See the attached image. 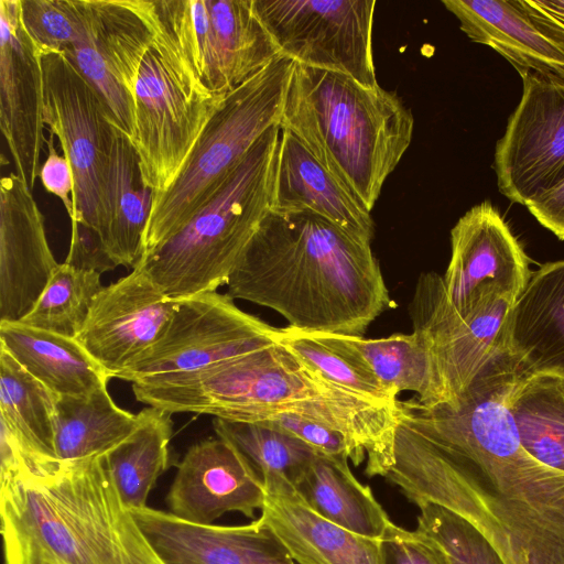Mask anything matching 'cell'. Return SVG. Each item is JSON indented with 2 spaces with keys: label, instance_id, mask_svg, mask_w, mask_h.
Listing matches in <instances>:
<instances>
[{
  "label": "cell",
  "instance_id": "obj_21",
  "mask_svg": "<svg viewBox=\"0 0 564 564\" xmlns=\"http://www.w3.org/2000/svg\"><path fill=\"white\" fill-rule=\"evenodd\" d=\"M58 264L32 191L9 173L0 181V321L21 322Z\"/></svg>",
  "mask_w": 564,
  "mask_h": 564
},
{
  "label": "cell",
  "instance_id": "obj_43",
  "mask_svg": "<svg viewBox=\"0 0 564 564\" xmlns=\"http://www.w3.org/2000/svg\"><path fill=\"white\" fill-rule=\"evenodd\" d=\"M4 564H57L18 534L2 530Z\"/></svg>",
  "mask_w": 564,
  "mask_h": 564
},
{
  "label": "cell",
  "instance_id": "obj_20",
  "mask_svg": "<svg viewBox=\"0 0 564 564\" xmlns=\"http://www.w3.org/2000/svg\"><path fill=\"white\" fill-rule=\"evenodd\" d=\"M475 43L489 46L520 77L564 83V30L528 0H443Z\"/></svg>",
  "mask_w": 564,
  "mask_h": 564
},
{
  "label": "cell",
  "instance_id": "obj_1",
  "mask_svg": "<svg viewBox=\"0 0 564 564\" xmlns=\"http://www.w3.org/2000/svg\"><path fill=\"white\" fill-rule=\"evenodd\" d=\"M226 286L305 334L364 336L394 306L370 243L306 213L270 212Z\"/></svg>",
  "mask_w": 564,
  "mask_h": 564
},
{
  "label": "cell",
  "instance_id": "obj_38",
  "mask_svg": "<svg viewBox=\"0 0 564 564\" xmlns=\"http://www.w3.org/2000/svg\"><path fill=\"white\" fill-rule=\"evenodd\" d=\"M23 25L40 50L68 52L84 22V0H20Z\"/></svg>",
  "mask_w": 564,
  "mask_h": 564
},
{
  "label": "cell",
  "instance_id": "obj_30",
  "mask_svg": "<svg viewBox=\"0 0 564 564\" xmlns=\"http://www.w3.org/2000/svg\"><path fill=\"white\" fill-rule=\"evenodd\" d=\"M137 416L131 434L101 455L108 475L129 510L147 507L156 480L175 464L171 448L172 414L148 406Z\"/></svg>",
  "mask_w": 564,
  "mask_h": 564
},
{
  "label": "cell",
  "instance_id": "obj_10",
  "mask_svg": "<svg viewBox=\"0 0 564 564\" xmlns=\"http://www.w3.org/2000/svg\"><path fill=\"white\" fill-rule=\"evenodd\" d=\"M40 50V48H39ZM43 122L57 138L74 175L72 229L107 230V188L115 126L108 108L70 59L40 50Z\"/></svg>",
  "mask_w": 564,
  "mask_h": 564
},
{
  "label": "cell",
  "instance_id": "obj_23",
  "mask_svg": "<svg viewBox=\"0 0 564 564\" xmlns=\"http://www.w3.org/2000/svg\"><path fill=\"white\" fill-rule=\"evenodd\" d=\"M271 212L321 216L366 243L375 236L371 212L282 127Z\"/></svg>",
  "mask_w": 564,
  "mask_h": 564
},
{
  "label": "cell",
  "instance_id": "obj_16",
  "mask_svg": "<svg viewBox=\"0 0 564 564\" xmlns=\"http://www.w3.org/2000/svg\"><path fill=\"white\" fill-rule=\"evenodd\" d=\"M532 271L529 258L488 200L467 210L451 230V259L443 275L448 306L466 311L490 296L517 302Z\"/></svg>",
  "mask_w": 564,
  "mask_h": 564
},
{
  "label": "cell",
  "instance_id": "obj_5",
  "mask_svg": "<svg viewBox=\"0 0 564 564\" xmlns=\"http://www.w3.org/2000/svg\"><path fill=\"white\" fill-rule=\"evenodd\" d=\"M280 126L371 212L411 144L414 118L394 91L295 63Z\"/></svg>",
  "mask_w": 564,
  "mask_h": 564
},
{
  "label": "cell",
  "instance_id": "obj_31",
  "mask_svg": "<svg viewBox=\"0 0 564 564\" xmlns=\"http://www.w3.org/2000/svg\"><path fill=\"white\" fill-rule=\"evenodd\" d=\"M137 421L115 403L107 386L87 395L57 397L54 455L59 462L101 456L127 438Z\"/></svg>",
  "mask_w": 564,
  "mask_h": 564
},
{
  "label": "cell",
  "instance_id": "obj_41",
  "mask_svg": "<svg viewBox=\"0 0 564 564\" xmlns=\"http://www.w3.org/2000/svg\"><path fill=\"white\" fill-rule=\"evenodd\" d=\"M54 138L50 133L48 139L45 140L47 158L40 167L39 178L47 192L61 199L69 219H72L74 213V175L66 156L57 153Z\"/></svg>",
  "mask_w": 564,
  "mask_h": 564
},
{
  "label": "cell",
  "instance_id": "obj_29",
  "mask_svg": "<svg viewBox=\"0 0 564 564\" xmlns=\"http://www.w3.org/2000/svg\"><path fill=\"white\" fill-rule=\"evenodd\" d=\"M153 198V191L143 182L130 137L116 124L108 175L105 247L118 265L134 269L139 264Z\"/></svg>",
  "mask_w": 564,
  "mask_h": 564
},
{
  "label": "cell",
  "instance_id": "obj_3",
  "mask_svg": "<svg viewBox=\"0 0 564 564\" xmlns=\"http://www.w3.org/2000/svg\"><path fill=\"white\" fill-rule=\"evenodd\" d=\"M391 482L415 506L469 522L503 564H564V473L535 459L480 470L427 436L413 441Z\"/></svg>",
  "mask_w": 564,
  "mask_h": 564
},
{
  "label": "cell",
  "instance_id": "obj_37",
  "mask_svg": "<svg viewBox=\"0 0 564 564\" xmlns=\"http://www.w3.org/2000/svg\"><path fill=\"white\" fill-rule=\"evenodd\" d=\"M420 531L445 552L449 564H503L488 541L469 522L435 503H422Z\"/></svg>",
  "mask_w": 564,
  "mask_h": 564
},
{
  "label": "cell",
  "instance_id": "obj_11",
  "mask_svg": "<svg viewBox=\"0 0 564 564\" xmlns=\"http://www.w3.org/2000/svg\"><path fill=\"white\" fill-rule=\"evenodd\" d=\"M225 97L186 82L152 42L134 87V129L130 140L143 182L154 197L176 181Z\"/></svg>",
  "mask_w": 564,
  "mask_h": 564
},
{
  "label": "cell",
  "instance_id": "obj_17",
  "mask_svg": "<svg viewBox=\"0 0 564 564\" xmlns=\"http://www.w3.org/2000/svg\"><path fill=\"white\" fill-rule=\"evenodd\" d=\"M0 128L18 176L33 191L43 134V73L20 0H0Z\"/></svg>",
  "mask_w": 564,
  "mask_h": 564
},
{
  "label": "cell",
  "instance_id": "obj_4",
  "mask_svg": "<svg viewBox=\"0 0 564 564\" xmlns=\"http://www.w3.org/2000/svg\"><path fill=\"white\" fill-rule=\"evenodd\" d=\"M1 529L57 564H165L101 456L0 476Z\"/></svg>",
  "mask_w": 564,
  "mask_h": 564
},
{
  "label": "cell",
  "instance_id": "obj_34",
  "mask_svg": "<svg viewBox=\"0 0 564 564\" xmlns=\"http://www.w3.org/2000/svg\"><path fill=\"white\" fill-rule=\"evenodd\" d=\"M218 437L235 445L260 475L262 482L281 477L295 481L317 452L306 443L262 422H232L214 417Z\"/></svg>",
  "mask_w": 564,
  "mask_h": 564
},
{
  "label": "cell",
  "instance_id": "obj_39",
  "mask_svg": "<svg viewBox=\"0 0 564 564\" xmlns=\"http://www.w3.org/2000/svg\"><path fill=\"white\" fill-rule=\"evenodd\" d=\"M380 564H449L445 552L419 529L391 522L379 539Z\"/></svg>",
  "mask_w": 564,
  "mask_h": 564
},
{
  "label": "cell",
  "instance_id": "obj_22",
  "mask_svg": "<svg viewBox=\"0 0 564 564\" xmlns=\"http://www.w3.org/2000/svg\"><path fill=\"white\" fill-rule=\"evenodd\" d=\"M130 511L165 564H296L260 518L196 524L148 506Z\"/></svg>",
  "mask_w": 564,
  "mask_h": 564
},
{
  "label": "cell",
  "instance_id": "obj_33",
  "mask_svg": "<svg viewBox=\"0 0 564 564\" xmlns=\"http://www.w3.org/2000/svg\"><path fill=\"white\" fill-rule=\"evenodd\" d=\"M354 365L372 373L398 394L417 393L424 400L429 389V364L424 348L411 334L381 338L332 334H307Z\"/></svg>",
  "mask_w": 564,
  "mask_h": 564
},
{
  "label": "cell",
  "instance_id": "obj_14",
  "mask_svg": "<svg viewBox=\"0 0 564 564\" xmlns=\"http://www.w3.org/2000/svg\"><path fill=\"white\" fill-rule=\"evenodd\" d=\"M153 40L145 0H84L80 34L65 53L130 138L134 87Z\"/></svg>",
  "mask_w": 564,
  "mask_h": 564
},
{
  "label": "cell",
  "instance_id": "obj_7",
  "mask_svg": "<svg viewBox=\"0 0 564 564\" xmlns=\"http://www.w3.org/2000/svg\"><path fill=\"white\" fill-rule=\"evenodd\" d=\"M295 62L278 56L226 95L181 174L153 198L143 254L180 231L215 195L236 165L272 127L280 124Z\"/></svg>",
  "mask_w": 564,
  "mask_h": 564
},
{
  "label": "cell",
  "instance_id": "obj_24",
  "mask_svg": "<svg viewBox=\"0 0 564 564\" xmlns=\"http://www.w3.org/2000/svg\"><path fill=\"white\" fill-rule=\"evenodd\" d=\"M260 519L296 564H380L379 539L367 538L312 510L285 478L263 482Z\"/></svg>",
  "mask_w": 564,
  "mask_h": 564
},
{
  "label": "cell",
  "instance_id": "obj_26",
  "mask_svg": "<svg viewBox=\"0 0 564 564\" xmlns=\"http://www.w3.org/2000/svg\"><path fill=\"white\" fill-rule=\"evenodd\" d=\"M0 346L57 397L87 395L110 379L74 337L0 321Z\"/></svg>",
  "mask_w": 564,
  "mask_h": 564
},
{
  "label": "cell",
  "instance_id": "obj_25",
  "mask_svg": "<svg viewBox=\"0 0 564 564\" xmlns=\"http://www.w3.org/2000/svg\"><path fill=\"white\" fill-rule=\"evenodd\" d=\"M509 336L521 376L564 375V260L531 273L513 305Z\"/></svg>",
  "mask_w": 564,
  "mask_h": 564
},
{
  "label": "cell",
  "instance_id": "obj_36",
  "mask_svg": "<svg viewBox=\"0 0 564 564\" xmlns=\"http://www.w3.org/2000/svg\"><path fill=\"white\" fill-rule=\"evenodd\" d=\"M275 340L327 380L380 404L398 402L395 391L312 336L286 326L276 329Z\"/></svg>",
  "mask_w": 564,
  "mask_h": 564
},
{
  "label": "cell",
  "instance_id": "obj_13",
  "mask_svg": "<svg viewBox=\"0 0 564 564\" xmlns=\"http://www.w3.org/2000/svg\"><path fill=\"white\" fill-rule=\"evenodd\" d=\"M161 336L115 378L134 382L187 373L274 344L276 327L240 310L217 291L175 300Z\"/></svg>",
  "mask_w": 564,
  "mask_h": 564
},
{
  "label": "cell",
  "instance_id": "obj_6",
  "mask_svg": "<svg viewBox=\"0 0 564 564\" xmlns=\"http://www.w3.org/2000/svg\"><path fill=\"white\" fill-rule=\"evenodd\" d=\"M281 126L268 130L215 195L139 264L170 299L215 292L229 276L272 207ZM135 267V268H137Z\"/></svg>",
  "mask_w": 564,
  "mask_h": 564
},
{
  "label": "cell",
  "instance_id": "obj_12",
  "mask_svg": "<svg viewBox=\"0 0 564 564\" xmlns=\"http://www.w3.org/2000/svg\"><path fill=\"white\" fill-rule=\"evenodd\" d=\"M375 0H253L279 55L378 86L373 59Z\"/></svg>",
  "mask_w": 564,
  "mask_h": 564
},
{
  "label": "cell",
  "instance_id": "obj_9",
  "mask_svg": "<svg viewBox=\"0 0 564 564\" xmlns=\"http://www.w3.org/2000/svg\"><path fill=\"white\" fill-rule=\"evenodd\" d=\"M514 303L490 296L455 311L445 300L443 276L435 272L419 276L409 315L429 364V389L417 402L421 406H453L480 372L510 351Z\"/></svg>",
  "mask_w": 564,
  "mask_h": 564
},
{
  "label": "cell",
  "instance_id": "obj_28",
  "mask_svg": "<svg viewBox=\"0 0 564 564\" xmlns=\"http://www.w3.org/2000/svg\"><path fill=\"white\" fill-rule=\"evenodd\" d=\"M56 394L0 346L1 426L24 467H37L56 459Z\"/></svg>",
  "mask_w": 564,
  "mask_h": 564
},
{
  "label": "cell",
  "instance_id": "obj_27",
  "mask_svg": "<svg viewBox=\"0 0 564 564\" xmlns=\"http://www.w3.org/2000/svg\"><path fill=\"white\" fill-rule=\"evenodd\" d=\"M348 456L317 453L293 482L316 513L354 533L380 539L392 522L371 489L352 474Z\"/></svg>",
  "mask_w": 564,
  "mask_h": 564
},
{
  "label": "cell",
  "instance_id": "obj_19",
  "mask_svg": "<svg viewBox=\"0 0 564 564\" xmlns=\"http://www.w3.org/2000/svg\"><path fill=\"white\" fill-rule=\"evenodd\" d=\"M169 490L173 516L196 524H214L228 512L254 518L262 509L265 490L258 471L230 442L217 437L193 444Z\"/></svg>",
  "mask_w": 564,
  "mask_h": 564
},
{
  "label": "cell",
  "instance_id": "obj_32",
  "mask_svg": "<svg viewBox=\"0 0 564 564\" xmlns=\"http://www.w3.org/2000/svg\"><path fill=\"white\" fill-rule=\"evenodd\" d=\"M508 408L522 448L540 464L564 473V375L519 377Z\"/></svg>",
  "mask_w": 564,
  "mask_h": 564
},
{
  "label": "cell",
  "instance_id": "obj_8",
  "mask_svg": "<svg viewBox=\"0 0 564 564\" xmlns=\"http://www.w3.org/2000/svg\"><path fill=\"white\" fill-rule=\"evenodd\" d=\"M154 43L191 83L226 96L279 55L253 0H147Z\"/></svg>",
  "mask_w": 564,
  "mask_h": 564
},
{
  "label": "cell",
  "instance_id": "obj_42",
  "mask_svg": "<svg viewBox=\"0 0 564 564\" xmlns=\"http://www.w3.org/2000/svg\"><path fill=\"white\" fill-rule=\"evenodd\" d=\"M525 206L544 228L564 240V180Z\"/></svg>",
  "mask_w": 564,
  "mask_h": 564
},
{
  "label": "cell",
  "instance_id": "obj_44",
  "mask_svg": "<svg viewBox=\"0 0 564 564\" xmlns=\"http://www.w3.org/2000/svg\"><path fill=\"white\" fill-rule=\"evenodd\" d=\"M529 2L564 30V0H529Z\"/></svg>",
  "mask_w": 564,
  "mask_h": 564
},
{
  "label": "cell",
  "instance_id": "obj_2",
  "mask_svg": "<svg viewBox=\"0 0 564 564\" xmlns=\"http://www.w3.org/2000/svg\"><path fill=\"white\" fill-rule=\"evenodd\" d=\"M132 391L171 414L232 422L294 414L345 435L365 457L369 477H384L393 463L398 402L380 404L327 380L278 341L197 371L137 380Z\"/></svg>",
  "mask_w": 564,
  "mask_h": 564
},
{
  "label": "cell",
  "instance_id": "obj_15",
  "mask_svg": "<svg viewBox=\"0 0 564 564\" xmlns=\"http://www.w3.org/2000/svg\"><path fill=\"white\" fill-rule=\"evenodd\" d=\"M522 96L496 144L500 193L527 205L564 180V83L522 77Z\"/></svg>",
  "mask_w": 564,
  "mask_h": 564
},
{
  "label": "cell",
  "instance_id": "obj_35",
  "mask_svg": "<svg viewBox=\"0 0 564 564\" xmlns=\"http://www.w3.org/2000/svg\"><path fill=\"white\" fill-rule=\"evenodd\" d=\"M100 275L59 263L35 305L21 322L75 338L85 324L95 296L102 289Z\"/></svg>",
  "mask_w": 564,
  "mask_h": 564
},
{
  "label": "cell",
  "instance_id": "obj_18",
  "mask_svg": "<svg viewBox=\"0 0 564 564\" xmlns=\"http://www.w3.org/2000/svg\"><path fill=\"white\" fill-rule=\"evenodd\" d=\"M176 306L141 268L102 286L75 337L108 372H120L152 346L163 333Z\"/></svg>",
  "mask_w": 564,
  "mask_h": 564
},
{
  "label": "cell",
  "instance_id": "obj_40",
  "mask_svg": "<svg viewBox=\"0 0 564 564\" xmlns=\"http://www.w3.org/2000/svg\"><path fill=\"white\" fill-rule=\"evenodd\" d=\"M262 423L283 431L328 456H348L358 466L365 457L341 433L294 414H280Z\"/></svg>",
  "mask_w": 564,
  "mask_h": 564
}]
</instances>
